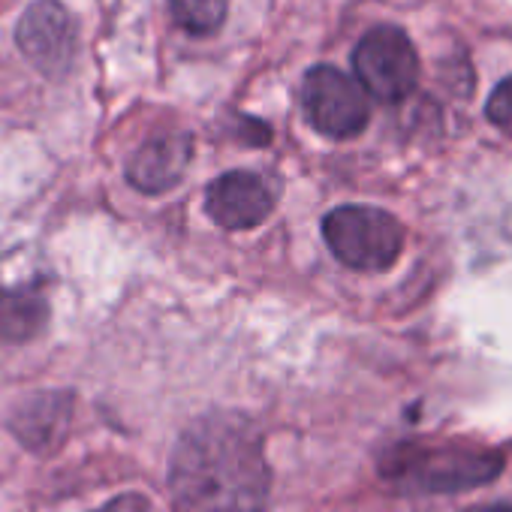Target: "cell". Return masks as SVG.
<instances>
[{"mask_svg":"<svg viewBox=\"0 0 512 512\" xmlns=\"http://www.w3.org/2000/svg\"><path fill=\"white\" fill-rule=\"evenodd\" d=\"M485 118H488L494 127L512 133V76L503 79V82L491 91V97H488V103H485Z\"/></svg>","mask_w":512,"mask_h":512,"instance_id":"cell-11","label":"cell"},{"mask_svg":"<svg viewBox=\"0 0 512 512\" xmlns=\"http://www.w3.org/2000/svg\"><path fill=\"white\" fill-rule=\"evenodd\" d=\"M467 512H512V506L509 503H488V506H473Z\"/></svg>","mask_w":512,"mask_h":512,"instance_id":"cell-13","label":"cell"},{"mask_svg":"<svg viewBox=\"0 0 512 512\" xmlns=\"http://www.w3.org/2000/svg\"><path fill=\"white\" fill-rule=\"evenodd\" d=\"M205 211L223 229H250L275 211V190L260 172L232 169L208 184Z\"/></svg>","mask_w":512,"mask_h":512,"instance_id":"cell-7","label":"cell"},{"mask_svg":"<svg viewBox=\"0 0 512 512\" xmlns=\"http://www.w3.org/2000/svg\"><path fill=\"white\" fill-rule=\"evenodd\" d=\"M359 88L380 103H401L419 85V55L407 31L395 25L371 28L353 49Z\"/></svg>","mask_w":512,"mask_h":512,"instance_id":"cell-4","label":"cell"},{"mask_svg":"<svg viewBox=\"0 0 512 512\" xmlns=\"http://www.w3.org/2000/svg\"><path fill=\"white\" fill-rule=\"evenodd\" d=\"M232 0H169L172 19L193 37H211L223 28Z\"/></svg>","mask_w":512,"mask_h":512,"instance_id":"cell-10","label":"cell"},{"mask_svg":"<svg viewBox=\"0 0 512 512\" xmlns=\"http://www.w3.org/2000/svg\"><path fill=\"white\" fill-rule=\"evenodd\" d=\"M193 160V139L187 133H163L148 139L127 163V181L142 193L172 190Z\"/></svg>","mask_w":512,"mask_h":512,"instance_id":"cell-8","label":"cell"},{"mask_svg":"<svg viewBox=\"0 0 512 512\" xmlns=\"http://www.w3.org/2000/svg\"><path fill=\"white\" fill-rule=\"evenodd\" d=\"M503 458L482 446L464 443H401L383 455L380 473L401 491L449 494L497 479Z\"/></svg>","mask_w":512,"mask_h":512,"instance_id":"cell-2","label":"cell"},{"mask_svg":"<svg viewBox=\"0 0 512 512\" xmlns=\"http://www.w3.org/2000/svg\"><path fill=\"white\" fill-rule=\"evenodd\" d=\"M302 109L308 124L329 139H353L371 121L368 94L338 67L320 64L302 82Z\"/></svg>","mask_w":512,"mask_h":512,"instance_id":"cell-5","label":"cell"},{"mask_svg":"<svg viewBox=\"0 0 512 512\" xmlns=\"http://www.w3.org/2000/svg\"><path fill=\"white\" fill-rule=\"evenodd\" d=\"M16 43L22 55L46 76H64L76 58V25L58 0L31 4L16 28Z\"/></svg>","mask_w":512,"mask_h":512,"instance_id":"cell-6","label":"cell"},{"mask_svg":"<svg viewBox=\"0 0 512 512\" xmlns=\"http://www.w3.org/2000/svg\"><path fill=\"white\" fill-rule=\"evenodd\" d=\"M269 479L256 425L241 413H208L172 452L169 494L178 512H263Z\"/></svg>","mask_w":512,"mask_h":512,"instance_id":"cell-1","label":"cell"},{"mask_svg":"<svg viewBox=\"0 0 512 512\" xmlns=\"http://www.w3.org/2000/svg\"><path fill=\"white\" fill-rule=\"evenodd\" d=\"M97 512H151V506L142 494H121Z\"/></svg>","mask_w":512,"mask_h":512,"instance_id":"cell-12","label":"cell"},{"mask_svg":"<svg viewBox=\"0 0 512 512\" xmlns=\"http://www.w3.org/2000/svg\"><path fill=\"white\" fill-rule=\"evenodd\" d=\"M49 323V302L37 290L0 287V344H25Z\"/></svg>","mask_w":512,"mask_h":512,"instance_id":"cell-9","label":"cell"},{"mask_svg":"<svg viewBox=\"0 0 512 512\" xmlns=\"http://www.w3.org/2000/svg\"><path fill=\"white\" fill-rule=\"evenodd\" d=\"M323 238L335 260L356 272H386L404 250V226L374 205H341L326 214Z\"/></svg>","mask_w":512,"mask_h":512,"instance_id":"cell-3","label":"cell"}]
</instances>
